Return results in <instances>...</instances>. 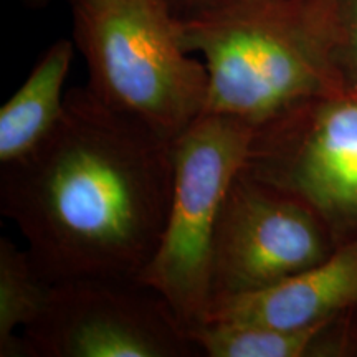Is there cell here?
Wrapping results in <instances>:
<instances>
[{
  "mask_svg": "<svg viewBox=\"0 0 357 357\" xmlns=\"http://www.w3.org/2000/svg\"><path fill=\"white\" fill-rule=\"evenodd\" d=\"M172 172V141L77 88L47 139L2 164L0 211L50 283L139 281L162 235Z\"/></svg>",
  "mask_w": 357,
  "mask_h": 357,
  "instance_id": "1",
  "label": "cell"
},
{
  "mask_svg": "<svg viewBox=\"0 0 357 357\" xmlns=\"http://www.w3.org/2000/svg\"><path fill=\"white\" fill-rule=\"evenodd\" d=\"M177 19L207 68L204 113L255 129L342 86L318 0H204Z\"/></svg>",
  "mask_w": 357,
  "mask_h": 357,
  "instance_id": "2",
  "label": "cell"
},
{
  "mask_svg": "<svg viewBox=\"0 0 357 357\" xmlns=\"http://www.w3.org/2000/svg\"><path fill=\"white\" fill-rule=\"evenodd\" d=\"M86 88L167 141L205 111L208 77L167 0H70Z\"/></svg>",
  "mask_w": 357,
  "mask_h": 357,
  "instance_id": "3",
  "label": "cell"
},
{
  "mask_svg": "<svg viewBox=\"0 0 357 357\" xmlns=\"http://www.w3.org/2000/svg\"><path fill=\"white\" fill-rule=\"evenodd\" d=\"M252 137L247 123L204 113L174 141L166 223L139 283L154 289L185 329L204 321L211 305L213 236Z\"/></svg>",
  "mask_w": 357,
  "mask_h": 357,
  "instance_id": "4",
  "label": "cell"
},
{
  "mask_svg": "<svg viewBox=\"0 0 357 357\" xmlns=\"http://www.w3.org/2000/svg\"><path fill=\"white\" fill-rule=\"evenodd\" d=\"M243 169L312 208L339 247L357 240V86L342 84L253 129Z\"/></svg>",
  "mask_w": 357,
  "mask_h": 357,
  "instance_id": "5",
  "label": "cell"
},
{
  "mask_svg": "<svg viewBox=\"0 0 357 357\" xmlns=\"http://www.w3.org/2000/svg\"><path fill=\"white\" fill-rule=\"evenodd\" d=\"M30 357H190L199 349L154 289L136 280L53 283L47 305L20 334Z\"/></svg>",
  "mask_w": 357,
  "mask_h": 357,
  "instance_id": "6",
  "label": "cell"
},
{
  "mask_svg": "<svg viewBox=\"0 0 357 357\" xmlns=\"http://www.w3.org/2000/svg\"><path fill=\"white\" fill-rule=\"evenodd\" d=\"M337 248L336 236L312 208L242 169L213 236L211 305L275 287Z\"/></svg>",
  "mask_w": 357,
  "mask_h": 357,
  "instance_id": "7",
  "label": "cell"
},
{
  "mask_svg": "<svg viewBox=\"0 0 357 357\" xmlns=\"http://www.w3.org/2000/svg\"><path fill=\"white\" fill-rule=\"evenodd\" d=\"M357 307V240L319 265L242 296L208 306L204 321H229L301 329L321 324ZM202 323V321H200Z\"/></svg>",
  "mask_w": 357,
  "mask_h": 357,
  "instance_id": "8",
  "label": "cell"
},
{
  "mask_svg": "<svg viewBox=\"0 0 357 357\" xmlns=\"http://www.w3.org/2000/svg\"><path fill=\"white\" fill-rule=\"evenodd\" d=\"M187 334L208 357H356L352 311L301 329L202 321Z\"/></svg>",
  "mask_w": 357,
  "mask_h": 357,
  "instance_id": "9",
  "label": "cell"
},
{
  "mask_svg": "<svg viewBox=\"0 0 357 357\" xmlns=\"http://www.w3.org/2000/svg\"><path fill=\"white\" fill-rule=\"evenodd\" d=\"M73 43L58 40L43 53L22 86L0 109V164H8L47 139L65 108L63 84Z\"/></svg>",
  "mask_w": 357,
  "mask_h": 357,
  "instance_id": "10",
  "label": "cell"
},
{
  "mask_svg": "<svg viewBox=\"0 0 357 357\" xmlns=\"http://www.w3.org/2000/svg\"><path fill=\"white\" fill-rule=\"evenodd\" d=\"M29 250L0 238V356L24 357L19 329L29 328L42 314L52 289Z\"/></svg>",
  "mask_w": 357,
  "mask_h": 357,
  "instance_id": "11",
  "label": "cell"
},
{
  "mask_svg": "<svg viewBox=\"0 0 357 357\" xmlns=\"http://www.w3.org/2000/svg\"><path fill=\"white\" fill-rule=\"evenodd\" d=\"M342 84L357 86V0H318Z\"/></svg>",
  "mask_w": 357,
  "mask_h": 357,
  "instance_id": "12",
  "label": "cell"
},
{
  "mask_svg": "<svg viewBox=\"0 0 357 357\" xmlns=\"http://www.w3.org/2000/svg\"><path fill=\"white\" fill-rule=\"evenodd\" d=\"M202 2L204 0H167V3L171 6L172 12L176 13V15H181V13L190 10V8H194Z\"/></svg>",
  "mask_w": 357,
  "mask_h": 357,
  "instance_id": "13",
  "label": "cell"
},
{
  "mask_svg": "<svg viewBox=\"0 0 357 357\" xmlns=\"http://www.w3.org/2000/svg\"><path fill=\"white\" fill-rule=\"evenodd\" d=\"M352 334H354V349L357 357V307L352 311Z\"/></svg>",
  "mask_w": 357,
  "mask_h": 357,
  "instance_id": "14",
  "label": "cell"
},
{
  "mask_svg": "<svg viewBox=\"0 0 357 357\" xmlns=\"http://www.w3.org/2000/svg\"><path fill=\"white\" fill-rule=\"evenodd\" d=\"M30 3H32V6H42V3H47L48 0H29Z\"/></svg>",
  "mask_w": 357,
  "mask_h": 357,
  "instance_id": "15",
  "label": "cell"
}]
</instances>
